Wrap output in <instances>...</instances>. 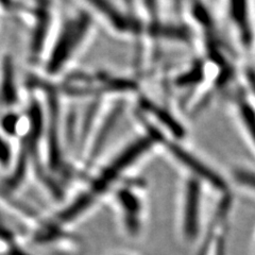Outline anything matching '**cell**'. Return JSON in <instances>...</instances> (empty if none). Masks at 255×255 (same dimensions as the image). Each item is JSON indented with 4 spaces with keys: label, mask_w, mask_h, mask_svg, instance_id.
Masks as SVG:
<instances>
[{
    "label": "cell",
    "mask_w": 255,
    "mask_h": 255,
    "mask_svg": "<svg viewBox=\"0 0 255 255\" xmlns=\"http://www.w3.org/2000/svg\"><path fill=\"white\" fill-rule=\"evenodd\" d=\"M223 16L235 50L247 59L255 54V0H222Z\"/></svg>",
    "instance_id": "cell-1"
},
{
    "label": "cell",
    "mask_w": 255,
    "mask_h": 255,
    "mask_svg": "<svg viewBox=\"0 0 255 255\" xmlns=\"http://www.w3.org/2000/svg\"><path fill=\"white\" fill-rule=\"evenodd\" d=\"M90 30L91 19L84 14L76 16L64 25L47 63V70L50 74H57L64 68L84 44Z\"/></svg>",
    "instance_id": "cell-2"
},
{
    "label": "cell",
    "mask_w": 255,
    "mask_h": 255,
    "mask_svg": "<svg viewBox=\"0 0 255 255\" xmlns=\"http://www.w3.org/2000/svg\"><path fill=\"white\" fill-rule=\"evenodd\" d=\"M242 82V80H241ZM231 106L243 136L255 154V102L241 83L232 93Z\"/></svg>",
    "instance_id": "cell-3"
},
{
    "label": "cell",
    "mask_w": 255,
    "mask_h": 255,
    "mask_svg": "<svg viewBox=\"0 0 255 255\" xmlns=\"http://www.w3.org/2000/svg\"><path fill=\"white\" fill-rule=\"evenodd\" d=\"M167 149H168L171 155L178 159V161L187 167L194 173H196L199 178L205 180L207 183H210L215 188H217L221 191L227 189L226 182L222 180V178L218 173L213 171L209 166H206L204 163H202L200 159H198L193 154H190L188 151L183 149L182 147L178 146V143L172 141H167Z\"/></svg>",
    "instance_id": "cell-4"
},
{
    "label": "cell",
    "mask_w": 255,
    "mask_h": 255,
    "mask_svg": "<svg viewBox=\"0 0 255 255\" xmlns=\"http://www.w3.org/2000/svg\"><path fill=\"white\" fill-rule=\"evenodd\" d=\"M82 1L93 7L96 13L102 16L109 25H111L110 27L118 32L129 33L130 31L137 28L130 18H128L121 10H118V7L111 0H82Z\"/></svg>",
    "instance_id": "cell-5"
},
{
    "label": "cell",
    "mask_w": 255,
    "mask_h": 255,
    "mask_svg": "<svg viewBox=\"0 0 255 255\" xmlns=\"http://www.w3.org/2000/svg\"><path fill=\"white\" fill-rule=\"evenodd\" d=\"M200 204V188L197 181L188 182L185 197L184 231L185 234L193 238L198 233L199 228V205Z\"/></svg>",
    "instance_id": "cell-6"
},
{
    "label": "cell",
    "mask_w": 255,
    "mask_h": 255,
    "mask_svg": "<svg viewBox=\"0 0 255 255\" xmlns=\"http://www.w3.org/2000/svg\"><path fill=\"white\" fill-rule=\"evenodd\" d=\"M242 83L255 102V63H246L242 67Z\"/></svg>",
    "instance_id": "cell-7"
},
{
    "label": "cell",
    "mask_w": 255,
    "mask_h": 255,
    "mask_svg": "<svg viewBox=\"0 0 255 255\" xmlns=\"http://www.w3.org/2000/svg\"><path fill=\"white\" fill-rule=\"evenodd\" d=\"M234 179L239 184L255 191V172L249 169L238 168L234 171Z\"/></svg>",
    "instance_id": "cell-8"
},
{
    "label": "cell",
    "mask_w": 255,
    "mask_h": 255,
    "mask_svg": "<svg viewBox=\"0 0 255 255\" xmlns=\"http://www.w3.org/2000/svg\"><path fill=\"white\" fill-rule=\"evenodd\" d=\"M254 58H255V54H254Z\"/></svg>",
    "instance_id": "cell-9"
}]
</instances>
